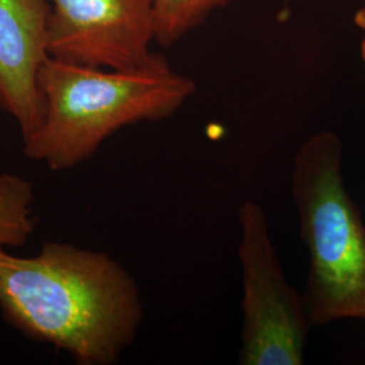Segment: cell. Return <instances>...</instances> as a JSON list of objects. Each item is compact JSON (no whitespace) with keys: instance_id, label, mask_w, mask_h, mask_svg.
<instances>
[{"instance_id":"obj_3","label":"cell","mask_w":365,"mask_h":365,"mask_svg":"<svg viewBox=\"0 0 365 365\" xmlns=\"http://www.w3.org/2000/svg\"><path fill=\"white\" fill-rule=\"evenodd\" d=\"M291 194L310 267L302 295L312 327L365 321V225L342 178V143L318 131L297 150Z\"/></svg>"},{"instance_id":"obj_7","label":"cell","mask_w":365,"mask_h":365,"mask_svg":"<svg viewBox=\"0 0 365 365\" xmlns=\"http://www.w3.org/2000/svg\"><path fill=\"white\" fill-rule=\"evenodd\" d=\"M36 190L16 173H0V247H24L36 230Z\"/></svg>"},{"instance_id":"obj_8","label":"cell","mask_w":365,"mask_h":365,"mask_svg":"<svg viewBox=\"0 0 365 365\" xmlns=\"http://www.w3.org/2000/svg\"><path fill=\"white\" fill-rule=\"evenodd\" d=\"M235 0H155L156 42L170 48Z\"/></svg>"},{"instance_id":"obj_6","label":"cell","mask_w":365,"mask_h":365,"mask_svg":"<svg viewBox=\"0 0 365 365\" xmlns=\"http://www.w3.org/2000/svg\"><path fill=\"white\" fill-rule=\"evenodd\" d=\"M51 0H0V110L15 119L25 141L42 122L39 71L49 57Z\"/></svg>"},{"instance_id":"obj_2","label":"cell","mask_w":365,"mask_h":365,"mask_svg":"<svg viewBox=\"0 0 365 365\" xmlns=\"http://www.w3.org/2000/svg\"><path fill=\"white\" fill-rule=\"evenodd\" d=\"M43 115L24 141V155L54 172L90 160L117 131L176 114L195 93L192 78L167 60L117 71L78 66L48 57L39 71Z\"/></svg>"},{"instance_id":"obj_4","label":"cell","mask_w":365,"mask_h":365,"mask_svg":"<svg viewBox=\"0 0 365 365\" xmlns=\"http://www.w3.org/2000/svg\"><path fill=\"white\" fill-rule=\"evenodd\" d=\"M237 215L242 272L238 364L302 365L312 327L303 297L288 283L264 209L248 199Z\"/></svg>"},{"instance_id":"obj_5","label":"cell","mask_w":365,"mask_h":365,"mask_svg":"<svg viewBox=\"0 0 365 365\" xmlns=\"http://www.w3.org/2000/svg\"><path fill=\"white\" fill-rule=\"evenodd\" d=\"M46 48L78 66L131 71L156 66L155 0H51Z\"/></svg>"},{"instance_id":"obj_9","label":"cell","mask_w":365,"mask_h":365,"mask_svg":"<svg viewBox=\"0 0 365 365\" xmlns=\"http://www.w3.org/2000/svg\"><path fill=\"white\" fill-rule=\"evenodd\" d=\"M353 22L356 27L361 31V41H360V56L365 66V4L361 6L353 18Z\"/></svg>"},{"instance_id":"obj_1","label":"cell","mask_w":365,"mask_h":365,"mask_svg":"<svg viewBox=\"0 0 365 365\" xmlns=\"http://www.w3.org/2000/svg\"><path fill=\"white\" fill-rule=\"evenodd\" d=\"M0 312L26 337L78 365H111L144 319L133 274L108 253L48 241L22 257L0 247Z\"/></svg>"}]
</instances>
